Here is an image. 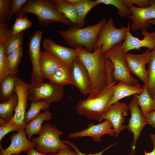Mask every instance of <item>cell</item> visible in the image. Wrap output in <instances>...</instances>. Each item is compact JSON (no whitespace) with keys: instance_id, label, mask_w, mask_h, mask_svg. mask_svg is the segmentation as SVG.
<instances>
[{"instance_id":"27","label":"cell","mask_w":155,"mask_h":155,"mask_svg":"<svg viewBox=\"0 0 155 155\" xmlns=\"http://www.w3.org/2000/svg\"><path fill=\"white\" fill-rule=\"evenodd\" d=\"M49 80L51 83L63 86L69 84L72 85V78L70 67L62 64Z\"/></svg>"},{"instance_id":"46","label":"cell","mask_w":155,"mask_h":155,"mask_svg":"<svg viewBox=\"0 0 155 155\" xmlns=\"http://www.w3.org/2000/svg\"><path fill=\"white\" fill-rule=\"evenodd\" d=\"M146 22L148 24H152L155 26V19L150 20L147 21Z\"/></svg>"},{"instance_id":"38","label":"cell","mask_w":155,"mask_h":155,"mask_svg":"<svg viewBox=\"0 0 155 155\" xmlns=\"http://www.w3.org/2000/svg\"><path fill=\"white\" fill-rule=\"evenodd\" d=\"M22 128L23 127L16 124L8 122L0 126V143L3 138L8 133L13 131H18Z\"/></svg>"},{"instance_id":"15","label":"cell","mask_w":155,"mask_h":155,"mask_svg":"<svg viewBox=\"0 0 155 155\" xmlns=\"http://www.w3.org/2000/svg\"><path fill=\"white\" fill-rule=\"evenodd\" d=\"M131 21H129L127 25L126 37L121 45V48L125 54L129 51L136 49L138 51L143 47H145L151 51L155 48V32H149L144 28L141 30V34L144 36L142 40L133 36L129 31Z\"/></svg>"},{"instance_id":"21","label":"cell","mask_w":155,"mask_h":155,"mask_svg":"<svg viewBox=\"0 0 155 155\" xmlns=\"http://www.w3.org/2000/svg\"><path fill=\"white\" fill-rule=\"evenodd\" d=\"M62 64L46 51H41L40 67L42 76L44 79L49 80Z\"/></svg>"},{"instance_id":"1","label":"cell","mask_w":155,"mask_h":155,"mask_svg":"<svg viewBox=\"0 0 155 155\" xmlns=\"http://www.w3.org/2000/svg\"><path fill=\"white\" fill-rule=\"evenodd\" d=\"M102 46L91 53L80 49L77 50L78 56L86 67L89 75L91 89L88 97L98 96L107 85V76L105 65L106 57L101 52Z\"/></svg>"},{"instance_id":"35","label":"cell","mask_w":155,"mask_h":155,"mask_svg":"<svg viewBox=\"0 0 155 155\" xmlns=\"http://www.w3.org/2000/svg\"><path fill=\"white\" fill-rule=\"evenodd\" d=\"M32 25L31 21L26 16L18 17L16 19L12 27L13 34L20 33L30 28Z\"/></svg>"},{"instance_id":"20","label":"cell","mask_w":155,"mask_h":155,"mask_svg":"<svg viewBox=\"0 0 155 155\" xmlns=\"http://www.w3.org/2000/svg\"><path fill=\"white\" fill-rule=\"evenodd\" d=\"M143 90L144 88L141 87L139 83L131 86L121 81L119 82L114 87L113 95L107 106L106 110L110 106L120 99L132 95L140 94Z\"/></svg>"},{"instance_id":"26","label":"cell","mask_w":155,"mask_h":155,"mask_svg":"<svg viewBox=\"0 0 155 155\" xmlns=\"http://www.w3.org/2000/svg\"><path fill=\"white\" fill-rule=\"evenodd\" d=\"M142 87L144 90L141 94L133 96L136 98L137 103L142 112L146 116L155 110V95L153 98H152L146 86L143 84Z\"/></svg>"},{"instance_id":"13","label":"cell","mask_w":155,"mask_h":155,"mask_svg":"<svg viewBox=\"0 0 155 155\" xmlns=\"http://www.w3.org/2000/svg\"><path fill=\"white\" fill-rule=\"evenodd\" d=\"M28 84L23 80L17 78L14 90V93L18 97V103L15 109V113L12 119L9 123L25 127L24 122L25 114L28 108Z\"/></svg>"},{"instance_id":"10","label":"cell","mask_w":155,"mask_h":155,"mask_svg":"<svg viewBox=\"0 0 155 155\" xmlns=\"http://www.w3.org/2000/svg\"><path fill=\"white\" fill-rule=\"evenodd\" d=\"M131 117L127 125L128 131L133 135V141L130 146L131 153L136 152V145L141 133L144 126L147 124L146 117L140 109L136 98L133 96L129 105Z\"/></svg>"},{"instance_id":"22","label":"cell","mask_w":155,"mask_h":155,"mask_svg":"<svg viewBox=\"0 0 155 155\" xmlns=\"http://www.w3.org/2000/svg\"><path fill=\"white\" fill-rule=\"evenodd\" d=\"M75 7L78 18V27L83 28L86 24V16L89 11L99 4L97 0H68Z\"/></svg>"},{"instance_id":"14","label":"cell","mask_w":155,"mask_h":155,"mask_svg":"<svg viewBox=\"0 0 155 155\" xmlns=\"http://www.w3.org/2000/svg\"><path fill=\"white\" fill-rule=\"evenodd\" d=\"M128 7L131 14L127 18L132 20L130 28L133 31L149 28L150 24L146 21L155 19V0H151L150 5L147 7L140 8L132 5Z\"/></svg>"},{"instance_id":"6","label":"cell","mask_w":155,"mask_h":155,"mask_svg":"<svg viewBox=\"0 0 155 155\" xmlns=\"http://www.w3.org/2000/svg\"><path fill=\"white\" fill-rule=\"evenodd\" d=\"M122 44L116 45L104 53L113 64V82L115 84L121 81L128 85L134 86L139 83L138 81L131 75L127 63L125 54L121 48Z\"/></svg>"},{"instance_id":"47","label":"cell","mask_w":155,"mask_h":155,"mask_svg":"<svg viewBox=\"0 0 155 155\" xmlns=\"http://www.w3.org/2000/svg\"><path fill=\"white\" fill-rule=\"evenodd\" d=\"M7 122H6L5 120L0 118V126H1L5 124Z\"/></svg>"},{"instance_id":"8","label":"cell","mask_w":155,"mask_h":155,"mask_svg":"<svg viewBox=\"0 0 155 155\" xmlns=\"http://www.w3.org/2000/svg\"><path fill=\"white\" fill-rule=\"evenodd\" d=\"M28 100L51 104L59 102L64 96V86L50 82L35 85L28 84Z\"/></svg>"},{"instance_id":"12","label":"cell","mask_w":155,"mask_h":155,"mask_svg":"<svg viewBox=\"0 0 155 155\" xmlns=\"http://www.w3.org/2000/svg\"><path fill=\"white\" fill-rule=\"evenodd\" d=\"M129 110V106L126 103L117 102L107 109L98 121L104 119L110 121L115 130V135L118 137L121 131L127 129V125L124 122Z\"/></svg>"},{"instance_id":"25","label":"cell","mask_w":155,"mask_h":155,"mask_svg":"<svg viewBox=\"0 0 155 155\" xmlns=\"http://www.w3.org/2000/svg\"><path fill=\"white\" fill-rule=\"evenodd\" d=\"M18 74H10L0 82V102L8 100L13 94Z\"/></svg>"},{"instance_id":"36","label":"cell","mask_w":155,"mask_h":155,"mask_svg":"<svg viewBox=\"0 0 155 155\" xmlns=\"http://www.w3.org/2000/svg\"><path fill=\"white\" fill-rule=\"evenodd\" d=\"M12 0H0V23L8 22L11 11Z\"/></svg>"},{"instance_id":"7","label":"cell","mask_w":155,"mask_h":155,"mask_svg":"<svg viewBox=\"0 0 155 155\" xmlns=\"http://www.w3.org/2000/svg\"><path fill=\"white\" fill-rule=\"evenodd\" d=\"M127 30V27L116 28L113 18H110L99 33L94 50L102 46L101 52L104 53L116 45L122 43L126 38Z\"/></svg>"},{"instance_id":"45","label":"cell","mask_w":155,"mask_h":155,"mask_svg":"<svg viewBox=\"0 0 155 155\" xmlns=\"http://www.w3.org/2000/svg\"><path fill=\"white\" fill-rule=\"evenodd\" d=\"M26 155H47L44 153L38 151L34 149V148H32L29 149L26 152Z\"/></svg>"},{"instance_id":"28","label":"cell","mask_w":155,"mask_h":155,"mask_svg":"<svg viewBox=\"0 0 155 155\" xmlns=\"http://www.w3.org/2000/svg\"><path fill=\"white\" fill-rule=\"evenodd\" d=\"M18 97L14 93L12 96L7 101L0 103V117L1 118L8 122L13 118V112L18 103Z\"/></svg>"},{"instance_id":"33","label":"cell","mask_w":155,"mask_h":155,"mask_svg":"<svg viewBox=\"0 0 155 155\" xmlns=\"http://www.w3.org/2000/svg\"><path fill=\"white\" fill-rule=\"evenodd\" d=\"M23 31L20 33L13 34L5 43V50L8 55L23 45Z\"/></svg>"},{"instance_id":"44","label":"cell","mask_w":155,"mask_h":155,"mask_svg":"<svg viewBox=\"0 0 155 155\" xmlns=\"http://www.w3.org/2000/svg\"><path fill=\"white\" fill-rule=\"evenodd\" d=\"M150 136L153 142L154 148L150 152H148L144 151V155H155V134L152 133L150 135Z\"/></svg>"},{"instance_id":"4","label":"cell","mask_w":155,"mask_h":155,"mask_svg":"<svg viewBox=\"0 0 155 155\" xmlns=\"http://www.w3.org/2000/svg\"><path fill=\"white\" fill-rule=\"evenodd\" d=\"M27 13L36 16L38 23L42 26H47L52 23L60 22L71 27L72 24L64 15L56 9L53 0H29L18 16L23 17Z\"/></svg>"},{"instance_id":"23","label":"cell","mask_w":155,"mask_h":155,"mask_svg":"<svg viewBox=\"0 0 155 155\" xmlns=\"http://www.w3.org/2000/svg\"><path fill=\"white\" fill-rule=\"evenodd\" d=\"M52 117V114L47 109L40 114L29 122L25 126V133L28 139L31 141L32 136L34 134L39 135L42 129V124L44 121L50 120Z\"/></svg>"},{"instance_id":"19","label":"cell","mask_w":155,"mask_h":155,"mask_svg":"<svg viewBox=\"0 0 155 155\" xmlns=\"http://www.w3.org/2000/svg\"><path fill=\"white\" fill-rule=\"evenodd\" d=\"M25 127L22 128L16 133L10 136L11 144L4 149L0 144V155H12L23 151L25 153L30 148L36 147L35 144L26 137Z\"/></svg>"},{"instance_id":"9","label":"cell","mask_w":155,"mask_h":155,"mask_svg":"<svg viewBox=\"0 0 155 155\" xmlns=\"http://www.w3.org/2000/svg\"><path fill=\"white\" fill-rule=\"evenodd\" d=\"M42 33L41 31L35 32L30 38L29 42V54L32 67V73L29 84L32 85L44 82L40 67V44Z\"/></svg>"},{"instance_id":"30","label":"cell","mask_w":155,"mask_h":155,"mask_svg":"<svg viewBox=\"0 0 155 155\" xmlns=\"http://www.w3.org/2000/svg\"><path fill=\"white\" fill-rule=\"evenodd\" d=\"M23 45L7 55V68L10 74H18L22 55Z\"/></svg>"},{"instance_id":"18","label":"cell","mask_w":155,"mask_h":155,"mask_svg":"<svg viewBox=\"0 0 155 155\" xmlns=\"http://www.w3.org/2000/svg\"><path fill=\"white\" fill-rule=\"evenodd\" d=\"M105 134L115 135V131L111 122L108 120L98 124L90 123L86 129L78 132L70 133L68 137L70 139L86 136L90 137L95 142L101 141V137Z\"/></svg>"},{"instance_id":"39","label":"cell","mask_w":155,"mask_h":155,"mask_svg":"<svg viewBox=\"0 0 155 155\" xmlns=\"http://www.w3.org/2000/svg\"><path fill=\"white\" fill-rule=\"evenodd\" d=\"M28 1L29 0H13L11 12L8 21L13 14L18 16Z\"/></svg>"},{"instance_id":"3","label":"cell","mask_w":155,"mask_h":155,"mask_svg":"<svg viewBox=\"0 0 155 155\" xmlns=\"http://www.w3.org/2000/svg\"><path fill=\"white\" fill-rule=\"evenodd\" d=\"M115 85L113 77L108 76L107 85L98 96L94 98L87 97L78 102L75 108L76 113L89 120L99 121L106 111Z\"/></svg>"},{"instance_id":"31","label":"cell","mask_w":155,"mask_h":155,"mask_svg":"<svg viewBox=\"0 0 155 155\" xmlns=\"http://www.w3.org/2000/svg\"><path fill=\"white\" fill-rule=\"evenodd\" d=\"M147 70L149 78V87L148 89L152 98L155 95V48L150 52V61Z\"/></svg>"},{"instance_id":"11","label":"cell","mask_w":155,"mask_h":155,"mask_svg":"<svg viewBox=\"0 0 155 155\" xmlns=\"http://www.w3.org/2000/svg\"><path fill=\"white\" fill-rule=\"evenodd\" d=\"M150 51L147 49L140 54L134 55L128 53L125 54L127 63L131 73L137 76L144 83L147 89L149 87V78L146 65L150 61Z\"/></svg>"},{"instance_id":"5","label":"cell","mask_w":155,"mask_h":155,"mask_svg":"<svg viewBox=\"0 0 155 155\" xmlns=\"http://www.w3.org/2000/svg\"><path fill=\"white\" fill-rule=\"evenodd\" d=\"M63 134V132L54 124L52 125L50 123L46 122L42 125L38 136L33 138L32 141L38 151L46 154H55L59 149L71 148L60 139V136Z\"/></svg>"},{"instance_id":"16","label":"cell","mask_w":155,"mask_h":155,"mask_svg":"<svg viewBox=\"0 0 155 155\" xmlns=\"http://www.w3.org/2000/svg\"><path fill=\"white\" fill-rule=\"evenodd\" d=\"M42 46L44 51L69 67L74 60L78 56L76 49L60 45L49 38L44 39Z\"/></svg>"},{"instance_id":"42","label":"cell","mask_w":155,"mask_h":155,"mask_svg":"<svg viewBox=\"0 0 155 155\" xmlns=\"http://www.w3.org/2000/svg\"><path fill=\"white\" fill-rule=\"evenodd\" d=\"M49 155H78L75 150L72 151L71 148H63L59 149L58 152L55 154H50Z\"/></svg>"},{"instance_id":"34","label":"cell","mask_w":155,"mask_h":155,"mask_svg":"<svg viewBox=\"0 0 155 155\" xmlns=\"http://www.w3.org/2000/svg\"><path fill=\"white\" fill-rule=\"evenodd\" d=\"M9 74L7 68V55L5 44L0 41V82Z\"/></svg>"},{"instance_id":"32","label":"cell","mask_w":155,"mask_h":155,"mask_svg":"<svg viewBox=\"0 0 155 155\" xmlns=\"http://www.w3.org/2000/svg\"><path fill=\"white\" fill-rule=\"evenodd\" d=\"M99 4L103 3L114 6L118 10L117 13L121 17L127 18L131 15L129 8L125 4L124 0H97Z\"/></svg>"},{"instance_id":"17","label":"cell","mask_w":155,"mask_h":155,"mask_svg":"<svg viewBox=\"0 0 155 155\" xmlns=\"http://www.w3.org/2000/svg\"><path fill=\"white\" fill-rule=\"evenodd\" d=\"M71 73L72 83L74 86L85 96L89 94L91 85L88 71L78 57L73 61L70 67Z\"/></svg>"},{"instance_id":"24","label":"cell","mask_w":155,"mask_h":155,"mask_svg":"<svg viewBox=\"0 0 155 155\" xmlns=\"http://www.w3.org/2000/svg\"><path fill=\"white\" fill-rule=\"evenodd\" d=\"M54 6L72 23L73 26L78 27L77 13L74 6L68 0H53Z\"/></svg>"},{"instance_id":"41","label":"cell","mask_w":155,"mask_h":155,"mask_svg":"<svg viewBox=\"0 0 155 155\" xmlns=\"http://www.w3.org/2000/svg\"><path fill=\"white\" fill-rule=\"evenodd\" d=\"M124 1L128 7L135 4L139 7L145 8L150 5L151 0H124Z\"/></svg>"},{"instance_id":"37","label":"cell","mask_w":155,"mask_h":155,"mask_svg":"<svg viewBox=\"0 0 155 155\" xmlns=\"http://www.w3.org/2000/svg\"><path fill=\"white\" fill-rule=\"evenodd\" d=\"M12 28L6 22L0 23V41L4 43L13 36Z\"/></svg>"},{"instance_id":"43","label":"cell","mask_w":155,"mask_h":155,"mask_svg":"<svg viewBox=\"0 0 155 155\" xmlns=\"http://www.w3.org/2000/svg\"><path fill=\"white\" fill-rule=\"evenodd\" d=\"M147 124L155 129V110L146 116Z\"/></svg>"},{"instance_id":"29","label":"cell","mask_w":155,"mask_h":155,"mask_svg":"<svg viewBox=\"0 0 155 155\" xmlns=\"http://www.w3.org/2000/svg\"><path fill=\"white\" fill-rule=\"evenodd\" d=\"M50 106V104L45 102L31 101L29 109L26 112L24 115V122L25 126L40 114L41 110H46Z\"/></svg>"},{"instance_id":"48","label":"cell","mask_w":155,"mask_h":155,"mask_svg":"<svg viewBox=\"0 0 155 155\" xmlns=\"http://www.w3.org/2000/svg\"><path fill=\"white\" fill-rule=\"evenodd\" d=\"M12 155H22V152L14 154Z\"/></svg>"},{"instance_id":"40","label":"cell","mask_w":155,"mask_h":155,"mask_svg":"<svg viewBox=\"0 0 155 155\" xmlns=\"http://www.w3.org/2000/svg\"><path fill=\"white\" fill-rule=\"evenodd\" d=\"M62 141L65 144L69 145L72 147L75 150L76 152L78 155H102L103 153L106 150L109 149L111 147L117 144V143L114 144H113L107 146L102 151L93 154H86L82 152L79 150L78 148L73 143H71L70 141L67 140H62ZM128 155H134L132 153H131Z\"/></svg>"},{"instance_id":"2","label":"cell","mask_w":155,"mask_h":155,"mask_svg":"<svg viewBox=\"0 0 155 155\" xmlns=\"http://www.w3.org/2000/svg\"><path fill=\"white\" fill-rule=\"evenodd\" d=\"M106 22V19H104L97 24L84 28L73 26L70 29L58 32L70 46L91 53L94 50L99 33Z\"/></svg>"}]
</instances>
